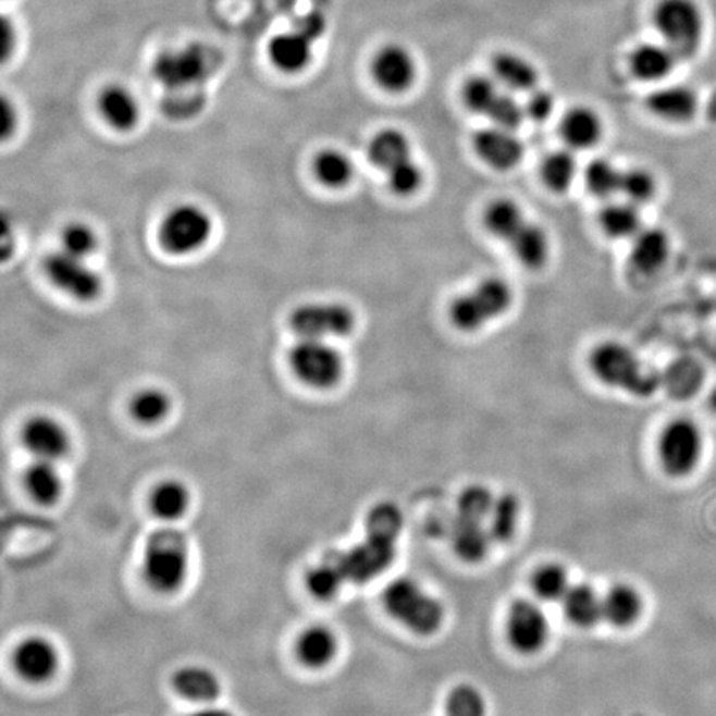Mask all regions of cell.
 I'll use <instances>...</instances> for the list:
<instances>
[{
  "label": "cell",
  "instance_id": "obj_6",
  "mask_svg": "<svg viewBox=\"0 0 716 716\" xmlns=\"http://www.w3.org/2000/svg\"><path fill=\"white\" fill-rule=\"evenodd\" d=\"M395 540L367 531L362 543L344 553L329 554L324 559L337 569L344 582L366 584L382 575L395 559Z\"/></svg>",
  "mask_w": 716,
  "mask_h": 716
},
{
  "label": "cell",
  "instance_id": "obj_8",
  "mask_svg": "<svg viewBox=\"0 0 716 716\" xmlns=\"http://www.w3.org/2000/svg\"><path fill=\"white\" fill-rule=\"evenodd\" d=\"M703 439L695 421L675 418L658 436L657 453L662 468L671 477L692 473L702 456Z\"/></svg>",
  "mask_w": 716,
  "mask_h": 716
},
{
  "label": "cell",
  "instance_id": "obj_24",
  "mask_svg": "<svg viewBox=\"0 0 716 716\" xmlns=\"http://www.w3.org/2000/svg\"><path fill=\"white\" fill-rule=\"evenodd\" d=\"M508 244L515 258L531 271L544 268L550 259V237L540 224L526 221Z\"/></svg>",
  "mask_w": 716,
  "mask_h": 716
},
{
  "label": "cell",
  "instance_id": "obj_38",
  "mask_svg": "<svg viewBox=\"0 0 716 716\" xmlns=\"http://www.w3.org/2000/svg\"><path fill=\"white\" fill-rule=\"evenodd\" d=\"M503 91L505 88L497 84L496 78L474 75L462 85V101L471 112L486 116Z\"/></svg>",
  "mask_w": 716,
  "mask_h": 716
},
{
  "label": "cell",
  "instance_id": "obj_4",
  "mask_svg": "<svg viewBox=\"0 0 716 716\" xmlns=\"http://www.w3.org/2000/svg\"><path fill=\"white\" fill-rule=\"evenodd\" d=\"M383 604L393 619L420 635L436 632L445 617L442 602L427 594L411 579L393 581L383 592Z\"/></svg>",
  "mask_w": 716,
  "mask_h": 716
},
{
  "label": "cell",
  "instance_id": "obj_18",
  "mask_svg": "<svg viewBox=\"0 0 716 716\" xmlns=\"http://www.w3.org/2000/svg\"><path fill=\"white\" fill-rule=\"evenodd\" d=\"M269 57L285 74H299L312 60V40L306 30L284 32L269 44Z\"/></svg>",
  "mask_w": 716,
  "mask_h": 716
},
{
  "label": "cell",
  "instance_id": "obj_37",
  "mask_svg": "<svg viewBox=\"0 0 716 716\" xmlns=\"http://www.w3.org/2000/svg\"><path fill=\"white\" fill-rule=\"evenodd\" d=\"M491 540L506 543L515 535L519 521V501L515 494H503L494 501L490 515Z\"/></svg>",
  "mask_w": 716,
  "mask_h": 716
},
{
  "label": "cell",
  "instance_id": "obj_45",
  "mask_svg": "<svg viewBox=\"0 0 716 716\" xmlns=\"http://www.w3.org/2000/svg\"><path fill=\"white\" fill-rule=\"evenodd\" d=\"M494 501L496 499H494L493 494L490 493L487 487L481 486V484H473V486H468L467 490H462V493L459 494L456 515L484 521V519L490 518Z\"/></svg>",
  "mask_w": 716,
  "mask_h": 716
},
{
  "label": "cell",
  "instance_id": "obj_44",
  "mask_svg": "<svg viewBox=\"0 0 716 716\" xmlns=\"http://www.w3.org/2000/svg\"><path fill=\"white\" fill-rule=\"evenodd\" d=\"M386 180H388L390 189L395 195L413 196L423 186L424 173L413 158H408L386 171Z\"/></svg>",
  "mask_w": 716,
  "mask_h": 716
},
{
  "label": "cell",
  "instance_id": "obj_52",
  "mask_svg": "<svg viewBox=\"0 0 716 716\" xmlns=\"http://www.w3.org/2000/svg\"><path fill=\"white\" fill-rule=\"evenodd\" d=\"M2 119H4V122H2V133L8 138L15 128L14 107L8 100H4V103H2Z\"/></svg>",
  "mask_w": 716,
  "mask_h": 716
},
{
  "label": "cell",
  "instance_id": "obj_13",
  "mask_svg": "<svg viewBox=\"0 0 716 716\" xmlns=\"http://www.w3.org/2000/svg\"><path fill=\"white\" fill-rule=\"evenodd\" d=\"M372 74L383 90L388 94H404L410 90L417 81L413 53L398 44H388L373 57Z\"/></svg>",
  "mask_w": 716,
  "mask_h": 716
},
{
  "label": "cell",
  "instance_id": "obj_5",
  "mask_svg": "<svg viewBox=\"0 0 716 716\" xmlns=\"http://www.w3.org/2000/svg\"><path fill=\"white\" fill-rule=\"evenodd\" d=\"M655 27L678 59L699 52L705 34V15L695 0H661L654 11Z\"/></svg>",
  "mask_w": 716,
  "mask_h": 716
},
{
  "label": "cell",
  "instance_id": "obj_22",
  "mask_svg": "<svg viewBox=\"0 0 716 716\" xmlns=\"http://www.w3.org/2000/svg\"><path fill=\"white\" fill-rule=\"evenodd\" d=\"M678 57L667 44H642L630 55L632 74L642 82H661L677 66Z\"/></svg>",
  "mask_w": 716,
  "mask_h": 716
},
{
  "label": "cell",
  "instance_id": "obj_28",
  "mask_svg": "<svg viewBox=\"0 0 716 716\" xmlns=\"http://www.w3.org/2000/svg\"><path fill=\"white\" fill-rule=\"evenodd\" d=\"M483 223L494 237L509 243L511 237L524 226L526 218L518 202L499 198L491 201L484 209Z\"/></svg>",
  "mask_w": 716,
  "mask_h": 716
},
{
  "label": "cell",
  "instance_id": "obj_9",
  "mask_svg": "<svg viewBox=\"0 0 716 716\" xmlns=\"http://www.w3.org/2000/svg\"><path fill=\"white\" fill-rule=\"evenodd\" d=\"M211 218L195 205H182L170 211L160 230V243L170 255H193L211 236Z\"/></svg>",
  "mask_w": 716,
  "mask_h": 716
},
{
  "label": "cell",
  "instance_id": "obj_10",
  "mask_svg": "<svg viewBox=\"0 0 716 716\" xmlns=\"http://www.w3.org/2000/svg\"><path fill=\"white\" fill-rule=\"evenodd\" d=\"M291 328L300 338L347 337L355 329V316L344 304H307L294 310Z\"/></svg>",
  "mask_w": 716,
  "mask_h": 716
},
{
  "label": "cell",
  "instance_id": "obj_41",
  "mask_svg": "<svg viewBox=\"0 0 716 716\" xmlns=\"http://www.w3.org/2000/svg\"><path fill=\"white\" fill-rule=\"evenodd\" d=\"M532 589H534L535 595L543 601H563L564 595L570 589L566 569L559 564L541 566L532 575Z\"/></svg>",
  "mask_w": 716,
  "mask_h": 716
},
{
  "label": "cell",
  "instance_id": "obj_7",
  "mask_svg": "<svg viewBox=\"0 0 716 716\" xmlns=\"http://www.w3.org/2000/svg\"><path fill=\"white\" fill-rule=\"evenodd\" d=\"M289 360L294 373L313 388H332L344 376V358L328 341L300 338L291 350Z\"/></svg>",
  "mask_w": 716,
  "mask_h": 716
},
{
  "label": "cell",
  "instance_id": "obj_48",
  "mask_svg": "<svg viewBox=\"0 0 716 716\" xmlns=\"http://www.w3.org/2000/svg\"><path fill=\"white\" fill-rule=\"evenodd\" d=\"M486 116L493 125L515 132L526 120L524 104L516 100L515 94L505 90L499 95Z\"/></svg>",
  "mask_w": 716,
  "mask_h": 716
},
{
  "label": "cell",
  "instance_id": "obj_26",
  "mask_svg": "<svg viewBox=\"0 0 716 716\" xmlns=\"http://www.w3.org/2000/svg\"><path fill=\"white\" fill-rule=\"evenodd\" d=\"M643 602L639 592L632 585L617 584L608 589L607 594L602 598V610L604 617L614 627H630L640 614H642Z\"/></svg>",
  "mask_w": 716,
  "mask_h": 716
},
{
  "label": "cell",
  "instance_id": "obj_54",
  "mask_svg": "<svg viewBox=\"0 0 716 716\" xmlns=\"http://www.w3.org/2000/svg\"><path fill=\"white\" fill-rule=\"evenodd\" d=\"M192 716H234L233 713L227 712L224 708H217V706H211V708H202L199 712L193 713Z\"/></svg>",
  "mask_w": 716,
  "mask_h": 716
},
{
  "label": "cell",
  "instance_id": "obj_14",
  "mask_svg": "<svg viewBox=\"0 0 716 716\" xmlns=\"http://www.w3.org/2000/svg\"><path fill=\"white\" fill-rule=\"evenodd\" d=\"M473 148L481 161L499 171L518 166L524 155V147L515 132L496 125L474 133Z\"/></svg>",
  "mask_w": 716,
  "mask_h": 716
},
{
  "label": "cell",
  "instance_id": "obj_1",
  "mask_svg": "<svg viewBox=\"0 0 716 716\" xmlns=\"http://www.w3.org/2000/svg\"><path fill=\"white\" fill-rule=\"evenodd\" d=\"M592 373L613 388L626 390L637 397H649L657 390V373L640 362L639 357L620 342H602L589 357Z\"/></svg>",
  "mask_w": 716,
  "mask_h": 716
},
{
  "label": "cell",
  "instance_id": "obj_3",
  "mask_svg": "<svg viewBox=\"0 0 716 716\" xmlns=\"http://www.w3.org/2000/svg\"><path fill=\"white\" fill-rule=\"evenodd\" d=\"M188 540L182 531L163 528L148 538L145 547V576L151 588L173 592L188 575Z\"/></svg>",
  "mask_w": 716,
  "mask_h": 716
},
{
  "label": "cell",
  "instance_id": "obj_36",
  "mask_svg": "<svg viewBox=\"0 0 716 716\" xmlns=\"http://www.w3.org/2000/svg\"><path fill=\"white\" fill-rule=\"evenodd\" d=\"M620 180H622V171L605 158H595L585 166V186L597 198H613L620 193Z\"/></svg>",
  "mask_w": 716,
  "mask_h": 716
},
{
  "label": "cell",
  "instance_id": "obj_43",
  "mask_svg": "<svg viewBox=\"0 0 716 716\" xmlns=\"http://www.w3.org/2000/svg\"><path fill=\"white\" fill-rule=\"evenodd\" d=\"M171 402L161 390H143L133 398L132 415L139 423L155 424L170 413Z\"/></svg>",
  "mask_w": 716,
  "mask_h": 716
},
{
  "label": "cell",
  "instance_id": "obj_19",
  "mask_svg": "<svg viewBox=\"0 0 716 716\" xmlns=\"http://www.w3.org/2000/svg\"><path fill=\"white\" fill-rule=\"evenodd\" d=\"M670 255V237L661 227H645L632 237L630 262L643 274H654L664 268Z\"/></svg>",
  "mask_w": 716,
  "mask_h": 716
},
{
  "label": "cell",
  "instance_id": "obj_21",
  "mask_svg": "<svg viewBox=\"0 0 716 716\" xmlns=\"http://www.w3.org/2000/svg\"><path fill=\"white\" fill-rule=\"evenodd\" d=\"M604 126L601 116L588 107H576L563 116L560 136L570 150H589L601 141Z\"/></svg>",
  "mask_w": 716,
  "mask_h": 716
},
{
  "label": "cell",
  "instance_id": "obj_11",
  "mask_svg": "<svg viewBox=\"0 0 716 716\" xmlns=\"http://www.w3.org/2000/svg\"><path fill=\"white\" fill-rule=\"evenodd\" d=\"M44 268L50 281L69 296L85 303L100 296L103 282L94 269L88 268L85 259L69 255L62 249L50 255Z\"/></svg>",
  "mask_w": 716,
  "mask_h": 716
},
{
  "label": "cell",
  "instance_id": "obj_34",
  "mask_svg": "<svg viewBox=\"0 0 716 716\" xmlns=\"http://www.w3.org/2000/svg\"><path fill=\"white\" fill-rule=\"evenodd\" d=\"M578 174V161L567 150L554 151L544 158L541 164V177L544 185L554 193H564L575 183Z\"/></svg>",
  "mask_w": 716,
  "mask_h": 716
},
{
  "label": "cell",
  "instance_id": "obj_20",
  "mask_svg": "<svg viewBox=\"0 0 716 716\" xmlns=\"http://www.w3.org/2000/svg\"><path fill=\"white\" fill-rule=\"evenodd\" d=\"M493 77L509 94H531L538 88V70L524 57L513 52L497 53L493 59Z\"/></svg>",
  "mask_w": 716,
  "mask_h": 716
},
{
  "label": "cell",
  "instance_id": "obj_2",
  "mask_svg": "<svg viewBox=\"0 0 716 716\" xmlns=\"http://www.w3.org/2000/svg\"><path fill=\"white\" fill-rule=\"evenodd\" d=\"M515 294L501 277H486L449 304V320L462 332H477L511 309Z\"/></svg>",
  "mask_w": 716,
  "mask_h": 716
},
{
  "label": "cell",
  "instance_id": "obj_29",
  "mask_svg": "<svg viewBox=\"0 0 716 716\" xmlns=\"http://www.w3.org/2000/svg\"><path fill=\"white\" fill-rule=\"evenodd\" d=\"M369 158L375 166L388 171L411 158L410 139L400 129L386 128L370 141Z\"/></svg>",
  "mask_w": 716,
  "mask_h": 716
},
{
  "label": "cell",
  "instance_id": "obj_16",
  "mask_svg": "<svg viewBox=\"0 0 716 716\" xmlns=\"http://www.w3.org/2000/svg\"><path fill=\"white\" fill-rule=\"evenodd\" d=\"M59 667V655L49 640L32 637L15 651V668L28 682H46Z\"/></svg>",
  "mask_w": 716,
  "mask_h": 716
},
{
  "label": "cell",
  "instance_id": "obj_15",
  "mask_svg": "<svg viewBox=\"0 0 716 716\" xmlns=\"http://www.w3.org/2000/svg\"><path fill=\"white\" fill-rule=\"evenodd\" d=\"M22 442L35 458L53 462L66 455L70 443L62 424L49 417H35L25 423Z\"/></svg>",
  "mask_w": 716,
  "mask_h": 716
},
{
  "label": "cell",
  "instance_id": "obj_46",
  "mask_svg": "<svg viewBox=\"0 0 716 716\" xmlns=\"http://www.w3.org/2000/svg\"><path fill=\"white\" fill-rule=\"evenodd\" d=\"M486 705L480 690L471 686H458L446 699V716H484Z\"/></svg>",
  "mask_w": 716,
  "mask_h": 716
},
{
  "label": "cell",
  "instance_id": "obj_33",
  "mask_svg": "<svg viewBox=\"0 0 716 716\" xmlns=\"http://www.w3.org/2000/svg\"><path fill=\"white\" fill-rule=\"evenodd\" d=\"M25 486L28 493L42 505H52L62 494V480L53 461H37L25 473Z\"/></svg>",
  "mask_w": 716,
  "mask_h": 716
},
{
  "label": "cell",
  "instance_id": "obj_47",
  "mask_svg": "<svg viewBox=\"0 0 716 716\" xmlns=\"http://www.w3.org/2000/svg\"><path fill=\"white\" fill-rule=\"evenodd\" d=\"M404 528V516L393 503H379L370 509L367 518V531L385 535L390 540H398Z\"/></svg>",
  "mask_w": 716,
  "mask_h": 716
},
{
  "label": "cell",
  "instance_id": "obj_25",
  "mask_svg": "<svg viewBox=\"0 0 716 716\" xmlns=\"http://www.w3.org/2000/svg\"><path fill=\"white\" fill-rule=\"evenodd\" d=\"M101 115L104 122L120 132H128L135 128L139 120L138 101L126 88L120 85L104 88L98 100Z\"/></svg>",
  "mask_w": 716,
  "mask_h": 716
},
{
  "label": "cell",
  "instance_id": "obj_23",
  "mask_svg": "<svg viewBox=\"0 0 716 716\" xmlns=\"http://www.w3.org/2000/svg\"><path fill=\"white\" fill-rule=\"evenodd\" d=\"M490 529L484 521L455 516L452 522V544L455 553L467 563H480L487 554L491 544Z\"/></svg>",
  "mask_w": 716,
  "mask_h": 716
},
{
  "label": "cell",
  "instance_id": "obj_32",
  "mask_svg": "<svg viewBox=\"0 0 716 716\" xmlns=\"http://www.w3.org/2000/svg\"><path fill=\"white\" fill-rule=\"evenodd\" d=\"M335 652H337V639L328 627H310L297 642V654L309 667H325L335 657Z\"/></svg>",
  "mask_w": 716,
  "mask_h": 716
},
{
  "label": "cell",
  "instance_id": "obj_39",
  "mask_svg": "<svg viewBox=\"0 0 716 716\" xmlns=\"http://www.w3.org/2000/svg\"><path fill=\"white\" fill-rule=\"evenodd\" d=\"M155 513L163 519H177L189 506V491L180 481H164L151 497Z\"/></svg>",
  "mask_w": 716,
  "mask_h": 716
},
{
  "label": "cell",
  "instance_id": "obj_42",
  "mask_svg": "<svg viewBox=\"0 0 716 716\" xmlns=\"http://www.w3.org/2000/svg\"><path fill=\"white\" fill-rule=\"evenodd\" d=\"M657 193V182L651 171L643 168H629L622 171L620 180V195H624L626 201L640 206L654 199Z\"/></svg>",
  "mask_w": 716,
  "mask_h": 716
},
{
  "label": "cell",
  "instance_id": "obj_31",
  "mask_svg": "<svg viewBox=\"0 0 716 716\" xmlns=\"http://www.w3.org/2000/svg\"><path fill=\"white\" fill-rule=\"evenodd\" d=\"M177 692L193 702L209 703L220 696L221 683L217 674L205 667H185L173 678Z\"/></svg>",
  "mask_w": 716,
  "mask_h": 716
},
{
  "label": "cell",
  "instance_id": "obj_55",
  "mask_svg": "<svg viewBox=\"0 0 716 716\" xmlns=\"http://www.w3.org/2000/svg\"><path fill=\"white\" fill-rule=\"evenodd\" d=\"M709 407L716 413V388L713 390L712 395H709Z\"/></svg>",
  "mask_w": 716,
  "mask_h": 716
},
{
  "label": "cell",
  "instance_id": "obj_40",
  "mask_svg": "<svg viewBox=\"0 0 716 716\" xmlns=\"http://www.w3.org/2000/svg\"><path fill=\"white\" fill-rule=\"evenodd\" d=\"M157 70L160 81L173 88L185 87L192 82L199 81L202 75L201 62L189 53L161 60Z\"/></svg>",
  "mask_w": 716,
  "mask_h": 716
},
{
  "label": "cell",
  "instance_id": "obj_51",
  "mask_svg": "<svg viewBox=\"0 0 716 716\" xmlns=\"http://www.w3.org/2000/svg\"><path fill=\"white\" fill-rule=\"evenodd\" d=\"M526 119H531L532 122H546L554 110L553 95L547 90H540L535 88L531 94H528V100L524 103Z\"/></svg>",
  "mask_w": 716,
  "mask_h": 716
},
{
  "label": "cell",
  "instance_id": "obj_17",
  "mask_svg": "<svg viewBox=\"0 0 716 716\" xmlns=\"http://www.w3.org/2000/svg\"><path fill=\"white\" fill-rule=\"evenodd\" d=\"M649 110L658 119L670 123L692 122L699 110V97L692 88L683 85L662 87L651 94L647 100Z\"/></svg>",
  "mask_w": 716,
  "mask_h": 716
},
{
  "label": "cell",
  "instance_id": "obj_53",
  "mask_svg": "<svg viewBox=\"0 0 716 716\" xmlns=\"http://www.w3.org/2000/svg\"><path fill=\"white\" fill-rule=\"evenodd\" d=\"M14 27L9 24L8 21H4V28H2V35H4V55L8 57L12 52L11 46H14Z\"/></svg>",
  "mask_w": 716,
  "mask_h": 716
},
{
  "label": "cell",
  "instance_id": "obj_35",
  "mask_svg": "<svg viewBox=\"0 0 716 716\" xmlns=\"http://www.w3.org/2000/svg\"><path fill=\"white\" fill-rule=\"evenodd\" d=\"M313 173L329 188H344L354 177V164L338 150H325L313 161Z\"/></svg>",
  "mask_w": 716,
  "mask_h": 716
},
{
  "label": "cell",
  "instance_id": "obj_12",
  "mask_svg": "<svg viewBox=\"0 0 716 716\" xmlns=\"http://www.w3.org/2000/svg\"><path fill=\"white\" fill-rule=\"evenodd\" d=\"M506 632L516 651L521 654H535L546 643L550 624L534 602L521 598L509 608Z\"/></svg>",
  "mask_w": 716,
  "mask_h": 716
},
{
  "label": "cell",
  "instance_id": "obj_30",
  "mask_svg": "<svg viewBox=\"0 0 716 716\" xmlns=\"http://www.w3.org/2000/svg\"><path fill=\"white\" fill-rule=\"evenodd\" d=\"M598 226L614 239L635 236L642 230L639 206L629 201L608 202L598 212Z\"/></svg>",
  "mask_w": 716,
  "mask_h": 716
},
{
  "label": "cell",
  "instance_id": "obj_50",
  "mask_svg": "<svg viewBox=\"0 0 716 716\" xmlns=\"http://www.w3.org/2000/svg\"><path fill=\"white\" fill-rule=\"evenodd\" d=\"M62 249L69 255L87 259L97 249V236L85 224H70L62 234Z\"/></svg>",
  "mask_w": 716,
  "mask_h": 716
},
{
  "label": "cell",
  "instance_id": "obj_27",
  "mask_svg": "<svg viewBox=\"0 0 716 716\" xmlns=\"http://www.w3.org/2000/svg\"><path fill=\"white\" fill-rule=\"evenodd\" d=\"M564 614L567 619L578 627L595 626L601 617H604L602 610V598L597 592L588 584L572 585L563 598Z\"/></svg>",
  "mask_w": 716,
  "mask_h": 716
},
{
  "label": "cell",
  "instance_id": "obj_49",
  "mask_svg": "<svg viewBox=\"0 0 716 716\" xmlns=\"http://www.w3.org/2000/svg\"><path fill=\"white\" fill-rule=\"evenodd\" d=\"M344 584V579L341 578L337 569L325 559L322 560L319 566L313 567V569L310 570L309 576H307L309 591L312 592L317 598L334 597Z\"/></svg>",
  "mask_w": 716,
  "mask_h": 716
}]
</instances>
